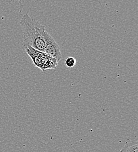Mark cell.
I'll return each mask as SVG.
<instances>
[{
  "mask_svg": "<svg viewBox=\"0 0 138 152\" xmlns=\"http://www.w3.org/2000/svg\"><path fill=\"white\" fill-rule=\"evenodd\" d=\"M22 32L23 43L25 47L30 46L44 52L45 40L44 38L45 26L28 14H25L20 20Z\"/></svg>",
  "mask_w": 138,
  "mask_h": 152,
  "instance_id": "obj_1",
  "label": "cell"
},
{
  "mask_svg": "<svg viewBox=\"0 0 138 152\" xmlns=\"http://www.w3.org/2000/svg\"><path fill=\"white\" fill-rule=\"evenodd\" d=\"M44 38L45 40V49L44 52L59 61L62 58L59 45L55 39L46 31L44 32Z\"/></svg>",
  "mask_w": 138,
  "mask_h": 152,
  "instance_id": "obj_2",
  "label": "cell"
},
{
  "mask_svg": "<svg viewBox=\"0 0 138 152\" xmlns=\"http://www.w3.org/2000/svg\"><path fill=\"white\" fill-rule=\"evenodd\" d=\"M25 51L29 55V56L31 57L32 59L34 65L40 68L42 70V63H43V59L44 56V52H40L39 50H37L33 48L28 46L25 47Z\"/></svg>",
  "mask_w": 138,
  "mask_h": 152,
  "instance_id": "obj_3",
  "label": "cell"
},
{
  "mask_svg": "<svg viewBox=\"0 0 138 152\" xmlns=\"http://www.w3.org/2000/svg\"><path fill=\"white\" fill-rule=\"evenodd\" d=\"M77 63V60L75 58L72 57H69L65 60V65L69 68H72L75 66Z\"/></svg>",
  "mask_w": 138,
  "mask_h": 152,
  "instance_id": "obj_4",
  "label": "cell"
},
{
  "mask_svg": "<svg viewBox=\"0 0 138 152\" xmlns=\"http://www.w3.org/2000/svg\"><path fill=\"white\" fill-rule=\"evenodd\" d=\"M120 152H122V151H120Z\"/></svg>",
  "mask_w": 138,
  "mask_h": 152,
  "instance_id": "obj_5",
  "label": "cell"
}]
</instances>
